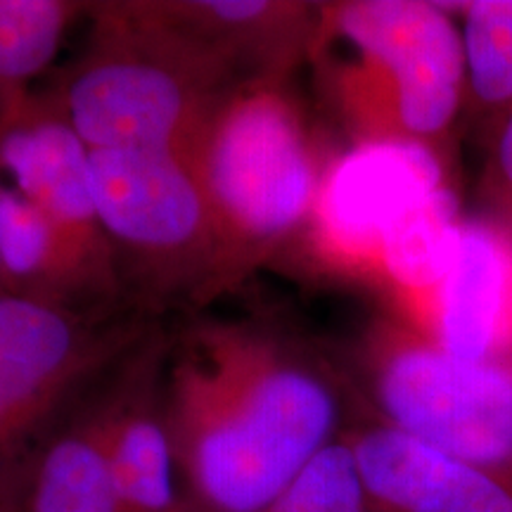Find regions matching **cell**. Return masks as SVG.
Returning <instances> with one entry per match:
<instances>
[{
	"label": "cell",
	"instance_id": "11",
	"mask_svg": "<svg viewBox=\"0 0 512 512\" xmlns=\"http://www.w3.org/2000/svg\"><path fill=\"white\" fill-rule=\"evenodd\" d=\"M408 325L465 361L512 347V228L465 216L444 280Z\"/></svg>",
	"mask_w": 512,
	"mask_h": 512
},
{
	"label": "cell",
	"instance_id": "9",
	"mask_svg": "<svg viewBox=\"0 0 512 512\" xmlns=\"http://www.w3.org/2000/svg\"><path fill=\"white\" fill-rule=\"evenodd\" d=\"M0 171L83 252L117 271L93 200L91 150L34 88L0 114Z\"/></svg>",
	"mask_w": 512,
	"mask_h": 512
},
{
	"label": "cell",
	"instance_id": "18",
	"mask_svg": "<svg viewBox=\"0 0 512 512\" xmlns=\"http://www.w3.org/2000/svg\"><path fill=\"white\" fill-rule=\"evenodd\" d=\"M477 197L482 216L512 228V110L494 126Z\"/></svg>",
	"mask_w": 512,
	"mask_h": 512
},
{
	"label": "cell",
	"instance_id": "16",
	"mask_svg": "<svg viewBox=\"0 0 512 512\" xmlns=\"http://www.w3.org/2000/svg\"><path fill=\"white\" fill-rule=\"evenodd\" d=\"M88 3L72 0H0V114L31 91V81L55 60L62 38Z\"/></svg>",
	"mask_w": 512,
	"mask_h": 512
},
{
	"label": "cell",
	"instance_id": "1",
	"mask_svg": "<svg viewBox=\"0 0 512 512\" xmlns=\"http://www.w3.org/2000/svg\"><path fill=\"white\" fill-rule=\"evenodd\" d=\"M162 411L190 512H256L339 439L335 377L261 323L190 325L166 347Z\"/></svg>",
	"mask_w": 512,
	"mask_h": 512
},
{
	"label": "cell",
	"instance_id": "2",
	"mask_svg": "<svg viewBox=\"0 0 512 512\" xmlns=\"http://www.w3.org/2000/svg\"><path fill=\"white\" fill-rule=\"evenodd\" d=\"M76 60L38 91L88 150H162L195 164L238 81L159 15L152 0L88 3Z\"/></svg>",
	"mask_w": 512,
	"mask_h": 512
},
{
	"label": "cell",
	"instance_id": "3",
	"mask_svg": "<svg viewBox=\"0 0 512 512\" xmlns=\"http://www.w3.org/2000/svg\"><path fill=\"white\" fill-rule=\"evenodd\" d=\"M309 67L351 145L444 152L465 110L460 24L432 0L318 3Z\"/></svg>",
	"mask_w": 512,
	"mask_h": 512
},
{
	"label": "cell",
	"instance_id": "8",
	"mask_svg": "<svg viewBox=\"0 0 512 512\" xmlns=\"http://www.w3.org/2000/svg\"><path fill=\"white\" fill-rule=\"evenodd\" d=\"M453 195L444 152L422 145H354L325 169L309 228L320 256L377 278L387 249Z\"/></svg>",
	"mask_w": 512,
	"mask_h": 512
},
{
	"label": "cell",
	"instance_id": "4",
	"mask_svg": "<svg viewBox=\"0 0 512 512\" xmlns=\"http://www.w3.org/2000/svg\"><path fill=\"white\" fill-rule=\"evenodd\" d=\"M290 83H249L223 102L195 157L219 245V294L309 226L325 169Z\"/></svg>",
	"mask_w": 512,
	"mask_h": 512
},
{
	"label": "cell",
	"instance_id": "6",
	"mask_svg": "<svg viewBox=\"0 0 512 512\" xmlns=\"http://www.w3.org/2000/svg\"><path fill=\"white\" fill-rule=\"evenodd\" d=\"M361 366L382 422L512 479V347L465 361L403 318H380Z\"/></svg>",
	"mask_w": 512,
	"mask_h": 512
},
{
	"label": "cell",
	"instance_id": "15",
	"mask_svg": "<svg viewBox=\"0 0 512 512\" xmlns=\"http://www.w3.org/2000/svg\"><path fill=\"white\" fill-rule=\"evenodd\" d=\"M441 5L460 19L467 67L465 107L496 126L512 110V0Z\"/></svg>",
	"mask_w": 512,
	"mask_h": 512
},
{
	"label": "cell",
	"instance_id": "20",
	"mask_svg": "<svg viewBox=\"0 0 512 512\" xmlns=\"http://www.w3.org/2000/svg\"><path fill=\"white\" fill-rule=\"evenodd\" d=\"M0 192H3V185H0ZM0 292H3V290H0Z\"/></svg>",
	"mask_w": 512,
	"mask_h": 512
},
{
	"label": "cell",
	"instance_id": "5",
	"mask_svg": "<svg viewBox=\"0 0 512 512\" xmlns=\"http://www.w3.org/2000/svg\"><path fill=\"white\" fill-rule=\"evenodd\" d=\"M91 185L121 290L140 306L219 297V245L195 164L162 150H93Z\"/></svg>",
	"mask_w": 512,
	"mask_h": 512
},
{
	"label": "cell",
	"instance_id": "19",
	"mask_svg": "<svg viewBox=\"0 0 512 512\" xmlns=\"http://www.w3.org/2000/svg\"><path fill=\"white\" fill-rule=\"evenodd\" d=\"M15 505H17L15 498H0V512H19L15 510Z\"/></svg>",
	"mask_w": 512,
	"mask_h": 512
},
{
	"label": "cell",
	"instance_id": "7",
	"mask_svg": "<svg viewBox=\"0 0 512 512\" xmlns=\"http://www.w3.org/2000/svg\"><path fill=\"white\" fill-rule=\"evenodd\" d=\"M110 311L0 292V498H10V463L22 446L147 337L143 318Z\"/></svg>",
	"mask_w": 512,
	"mask_h": 512
},
{
	"label": "cell",
	"instance_id": "14",
	"mask_svg": "<svg viewBox=\"0 0 512 512\" xmlns=\"http://www.w3.org/2000/svg\"><path fill=\"white\" fill-rule=\"evenodd\" d=\"M19 512H119L105 399L41 448L22 484Z\"/></svg>",
	"mask_w": 512,
	"mask_h": 512
},
{
	"label": "cell",
	"instance_id": "17",
	"mask_svg": "<svg viewBox=\"0 0 512 512\" xmlns=\"http://www.w3.org/2000/svg\"><path fill=\"white\" fill-rule=\"evenodd\" d=\"M256 512H368L354 456L339 437L278 498Z\"/></svg>",
	"mask_w": 512,
	"mask_h": 512
},
{
	"label": "cell",
	"instance_id": "13",
	"mask_svg": "<svg viewBox=\"0 0 512 512\" xmlns=\"http://www.w3.org/2000/svg\"><path fill=\"white\" fill-rule=\"evenodd\" d=\"M240 86L290 83L309 64L318 3L299 0H152Z\"/></svg>",
	"mask_w": 512,
	"mask_h": 512
},
{
	"label": "cell",
	"instance_id": "10",
	"mask_svg": "<svg viewBox=\"0 0 512 512\" xmlns=\"http://www.w3.org/2000/svg\"><path fill=\"white\" fill-rule=\"evenodd\" d=\"M368 512H512V479L377 420L342 434Z\"/></svg>",
	"mask_w": 512,
	"mask_h": 512
},
{
	"label": "cell",
	"instance_id": "12",
	"mask_svg": "<svg viewBox=\"0 0 512 512\" xmlns=\"http://www.w3.org/2000/svg\"><path fill=\"white\" fill-rule=\"evenodd\" d=\"M169 342L147 335L105 396L107 453L119 512H190L162 411Z\"/></svg>",
	"mask_w": 512,
	"mask_h": 512
}]
</instances>
